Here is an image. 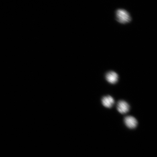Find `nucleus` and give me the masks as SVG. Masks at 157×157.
Wrapping results in <instances>:
<instances>
[{
    "label": "nucleus",
    "instance_id": "f03ea898",
    "mask_svg": "<svg viewBox=\"0 0 157 157\" xmlns=\"http://www.w3.org/2000/svg\"><path fill=\"white\" fill-rule=\"evenodd\" d=\"M117 109L119 113L121 114H124L129 112L130 107L126 101L124 100H120L117 102Z\"/></svg>",
    "mask_w": 157,
    "mask_h": 157
},
{
    "label": "nucleus",
    "instance_id": "f257e3e1",
    "mask_svg": "<svg viewBox=\"0 0 157 157\" xmlns=\"http://www.w3.org/2000/svg\"><path fill=\"white\" fill-rule=\"evenodd\" d=\"M117 20L121 24H125L131 21V18L128 12L124 9L117 10L116 12Z\"/></svg>",
    "mask_w": 157,
    "mask_h": 157
},
{
    "label": "nucleus",
    "instance_id": "7ed1b4c3",
    "mask_svg": "<svg viewBox=\"0 0 157 157\" xmlns=\"http://www.w3.org/2000/svg\"><path fill=\"white\" fill-rule=\"evenodd\" d=\"M124 122L128 128L131 129L136 128L138 123L136 118L132 116L125 117L124 119Z\"/></svg>",
    "mask_w": 157,
    "mask_h": 157
},
{
    "label": "nucleus",
    "instance_id": "20e7f679",
    "mask_svg": "<svg viewBox=\"0 0 157 157\" xmlns=\"http://www.w3.org/2000/svg\"><path fill=\"white\" fill-rule=\"evenodd\" d=\"M101 102L103 106L108 109L112 108L115 102L114 98L109 95L104 96L101 98Z\"/></svg>",
    "mask_w": 157,
    "mask_h": 157
},
{
    "label": "nucleus",
    "instance_id": "39448f33",
    "mask_svg": "<svg viewBox=\"0 0 157 157\" xmlns=\"http://www.w3.org/2000/svg\"><path fill=\"white\" fill-rule=\"evenodd\" d=\"M105 78L108 83L115 84L118 81L119 76L116 72L113 71H110L106 74Z\"/></svg>",
    "mask_w": 157,
    "mask_h": 157
}]
</instances>
